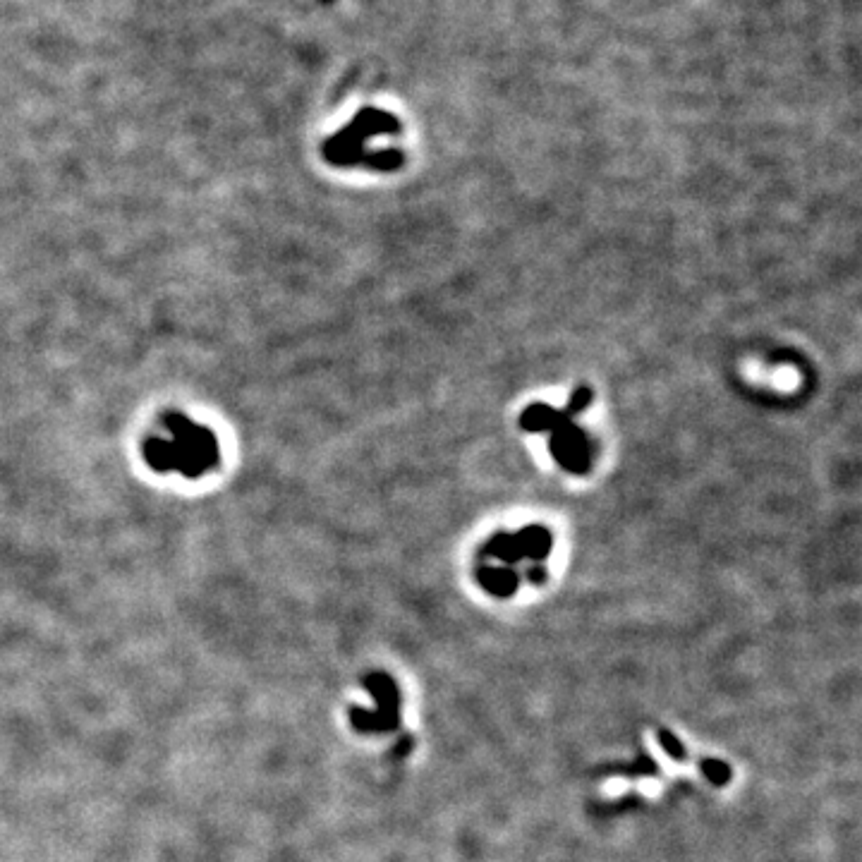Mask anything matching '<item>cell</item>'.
<instances>
[{
  "label": "cell",
  "mask_w": 862,
  "mask_h": 862,
  "mask_svg": "<svg viewBox=\"0 0 862 862\" xmlns=\"http://www.w3.org/2000/svg\"><path fill=\"white\" fill-rule=\"evenodd\" d=\"M142 453L154 472L182 475L185 479L209 475L221 463V446L214 431L182 412H168L161 417L159 431L144 441Z\"/></svg>",
  "instance_id": "cell-1"
}]
</instances>
